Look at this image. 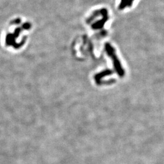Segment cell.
I'll return each mask as SVG.
<instances>
[{
  "label": "cell",
  "mask_w": 164,
  "mask_h": 164,
  "mask_svg": "<svg viewBox=\"0 0 164 164\" xmlns=\"http://www.w3.org/2000/svg\"><path fill=\"white\" fill-rule=\"evenodd\" d=\"M134 0H121L119 6V8L120 10H123L126 7H130L132 5V2Z\"/></svg>",
  "instance_id": "obj_1"
}]
</instances>
